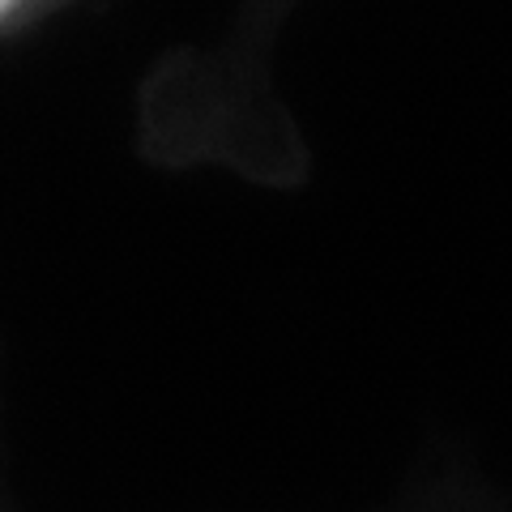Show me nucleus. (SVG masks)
I'll list each match as a JSON object with an SVG mask.
<instances>
[{"label":"nucleus","mask_w":512,"mask_h":512,"mask_svg":"<svg viewBox=\"0 0 512 512\" xmlns=\"http://www.w3.org/2000/svg\"><path fill=\"white\" fill-rule=\"evenodd\" d=\"M18 9H26V0H0V22H9Z\"/></svg>","instance_id":"nucleus-2"},{"label":"nucleus","mask_w":512,"mask_h":512,"mask_svg":"<svg viewBox=\"0 0 512 512\" xmlns=\"http://www.w3.org/2000/svg\"><path fill=\"white\" fill-rule=\"evenodd\" d=\"M308 0H231L227 22L184 69L180 128L192 158L261 188L308 175V141L282 86V43Z\"/></svg>","instance_id":"nucleus-1"}]
</instances>
